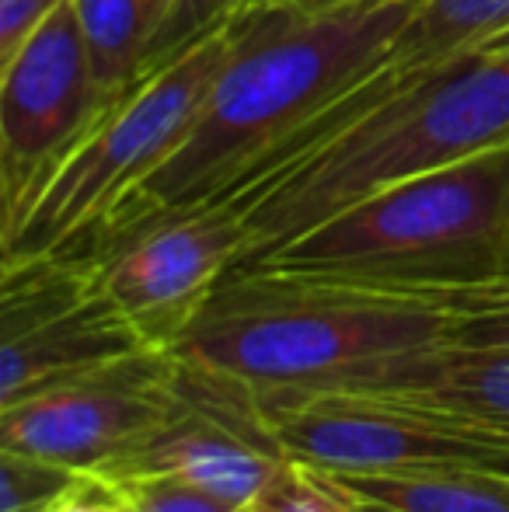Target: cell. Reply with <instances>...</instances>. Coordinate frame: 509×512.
<instances>
[{"mask_svg":"<svg viewBox=\"0 0 509 512\" xmlns=\"http://www.w3.org/2000/svg\"><path fill=\"white\" fill-rule=\"evenodd\" d=\"M422 4L360 0L321 14L276 4L238 21L196 126L112 216L227 203L252 189L311 122L381 74Z\"/></svg>","mask_w":509,"mask_h":512,"instance_id":"obj_1","label":"cell"},{"mask_svg":"<svg viewBox=\"0 0 509 512\" xmlns=\"http://www.w3.org/2000/svg\"><path fill=\"white\" fill-rule=\"evenodd\" d=\"M447 324L429 293L234 265L171 352L258 394L346 391L387 359L447 345Z\"/></svg>","mask_w":509,"mask_h":512,"instance_id":"obj_2","label":"cell"},{"mask_svg":"<svg viewBox=\"0 0 509 512\" xmlns=\"http://www.w3.org/2000/svg\"><path fill=\"white\" fill-rule=\"evenodd\" d=\"M503 147H509V53L471 49L422 70L304 161L227 199L248 227V251L238 265L262 262L401 178Z\"/></svg>","mask_w":509,"mask_h":512,"instance_id":"obj_3","label":"cell"},{"mask_svg":"<svg viewBox=\"0 0 509 512\" xmlns=\"http://www.w3.org/2000/svg\"><path fill=\"white\" fill-rule=\"evenodd\" d=\"M248 265L398 293L509 279V147L401 178Z\"/></svg>","mask_w":509,"mask_h":512,"instance_id":"obj_4","label":"cell"},{"mask_svg":"<svg viewBox=\"0 0 509 512\" xmlns=\"http://www.w3.org/2000/svg\"><path fill=\"white\" fill-rule=\"evenodd\" d=\"M234 42L238 25L206 39L112 108L4 223V265L81 248L136 196L196 126Z\"/></svg>","mask_w":509,"mask_h":512,"instance_id":"obj_5","label":"cell"},{"mask_svg":"<svg viewBox=\"0 0 509 512\" xmlns=\"http://www.w3.org/2000/svg\"><path fill=\"white\" fill-rule=\"evenodd\" d=\"M258 401L286 457L328 474L509 471V429L429 401L370 391L258 394Z\"/></svg>","mask_w":509,"mask_h":512,"instance_id":"obj_6","label":"cell"},{"mask_svg":"<svg viewBox=\"0 0 509 512\" xmlns=\"http://www.w3.org/2000/svg\"><path fill=\"white\" fill-rule=\"evenodd\" d=\"M245 251L248 227L241 209L206 203L119 213L63 258L95 265L105 293L133 321L143 342L171 352L213 286Z\"/></svg>","mask_w":509,"mask_h":512,"instance_id":"obj_7","label":"cell"},{"mask_svg":"<svg viewBox=\"0 0 509 512\" xmlns=\"http://www.w3.org/2000/svg\"><path fill=\"white\" fill-rule=\"evenodd\" d=\"M178 408V356L136 349L0 405V450L98 474L150 439Z\"/></svg>","mask_w":509,"mask_h":512,"instance_id":"obj_8","label":"cell"},{"mask_svg":"<svg viewBox=\"0 0 509 512\" xmlns=\"http://www.w3.org/2000/svg\"><path fill=\"white\" fill-rule=\"evenodd\" d=\"M150 349L84 258L4 265L0 297V405L67 373Z\"/></svg>","mask_w":509,"mask_h":512,"instance_id":"obj_9","label":"cell"},{"mask_svg":"<svg viewBox=\"0 0 509 512\" xmlns=\"http://www.w3.org/2000/svg\"><path fill=\"white\" fill-rule=\"evenodd\" d=\"M119 102L102 88L74 4H63L0 67L4 223Z\"/></svg>","mask_w":509,"mask_h":512,"instance_id":"obj_10","label":"cell"},{"mask_svg":"<svg viewBox=\"0 0 509 512\" xmlns=\"http://www.w3.org/2000/svg\"><path fill=\"white\" fill-rule=\"evenodd\" d=\"M286 464L290 457L252 387L178 359V408L98 478L178 474L241 509L262 499Z\"/></svg>","mask_w":509,"mask_h":512,"instance_id":"obj_11","label":"cell"},{"mask_svg":"<svg viewBox=\"0 0 509 512\" xmlns=\"http://www.w3.org/2000/svg\"><path fill=\"white\" fill-rule=\"evenodd\" d=\"M346 391L429 401L496 429H509V352L457 349V345L419 349L374 366L360 384Z\"/></svg>","mask_w":509,"mask_h":512,"instance_id":"obj_12","label":"cell"},{"mask_svg":"<svg viewBox=\"0 0 509 512\" xmlns=\"http://www.w3.org/2000/svg\"><path fill=\"white\" fill-rule=\"evenodd\" d=\"M332 478L363 506L384 512H509V471L447 467V471L405 474H332Z\"/></svg>","mask_w":509,"mask_h":512,"instance_id":"obj_13","label":"cell"},{"mask_svg":"<svg viewBox=\"0 0 509 512\" xmlns=\"http://www.w3.org/2000/svg\"><path fill=\"white\" fill-rule=\"evenodd\" d=\"M88 39L91 63L116 102L140 91L150 49L175 0H70Z\"/></svg>","mask_w":509,"mask_h":512,"instance_id":"obj_14","label":"cell"},{"mask_svg":"<svg viewBox=\"0 0 509 512\" xmlns=\"http://www.w3.org/2000/svg\"><path fill=\"white\" fill-rule=\"evenodd\" d=\"M276 4H286V0H175L154 49H150L143 84L161 74V70H168L171 63H178L182 56H189L206 39L227 32L231 25Z\"/></svg>","mask_w":509,"mask_h":512,"instance_id":"obj_15","label":"cell"},{"mask_svg":"<svg viewBox=\"0 0 509 512\" xmlns=\"http://www.w3.org/2000/svg\"><path fill=\"white\" fill-rule=\"evenodd\" d=\"M84 481V471L35 453L0 450V512H53Z\"/></svg>","mask_w":509,"mask_h":512,"instance_id":"obj_16","label":"cell"},{"mask_svg":"<svg viewBox=\"0 0 509 512\" xmlns=\"http://www.w3.org/2000/svg\"><path fill=\"white\" fill-rule=\"evenodd\" d=\"M102 481L119 495L126 512H234L231 502L178 474H126Z\"/></svg>","mask_w":509,"mask_h":512,"instance_id":"obj_17","label":"cell"},{"mask_svg":"<svg viewBox=\"0 0 509 512\" xmlns=\"http://www.w3.org/2000/svg\"><path fill=\"white\" fill-rule=\"evenodd\" d=\"M258 502L265 512H363L353 492H346L332 474L293 457Z\"/></svg>","mask_w":509,"mask_h":512,"instance_id":"obj_18","label":"cell"},{"mask_svg":"<svg viewBox=\"0 0 509 512\" xmlns=\"http://www.w3.org/2000/svg\"><path fill=\"white\" fill-rule=\"evenodd\" d=\"M67 0H0V67L53 18Z\"/></svg>","mask_w":509,"mask_h":512,"instance_id":"obj_19","label":"cell"},{"mask_svg":"<svg viewBox=\"0 0 509 512\" xmlns=\"http://www.w3.org/2000/svg\"><path fill=\"white\" fill-rule=\"evenodd\" d=\"M53 512H126V509H123V502H119V495L112 492L102 478L84 474L81 485H77Z\"/></svg>","mask_w":509,"mask_h":512,"instance_id":"obj_20","label":"cell"},{"mask_svg":"<svg viewBox=\"0 0 509 512\" xmlns=\"http://www.w3.org/2000/svg\"><path fill=\"white\" fill-rule=\"evenodd\" d=\"M286 4H293L297 11H304V14H321V11H335V7L360 4V0H286Z\"/></svg>","mask_w":509,"mask_h":512,"instance_id":"obj_21","label":"cell"},{"mask_svg":"<svg viewBox=\"0 0 509 512\" xmlns=\"http://www.w3.org/2000/svg\"><path fill=\"white\" fill-rule=\"evenodd\" d=\"M234 512H265L262 502H252V506H241V509H234Z\"/></svg>","mask_w":509,"mask_h":512,"instance_id":"obj_22","label":"cell"},{"mask_svg":"<svg viewBox=\"0 0 509 512\" xmlns=\"http://www.w3.org/2000/svg\"><path fill=\"white\" fill-rule=\"evenodd\" d=\"M356 502H360V499H356ZM360 506H363V502H360ZM363 512H384V509H370V506H363Z\"/></svg>","mask_w":509,"mask_h":512,"instance_id":"obj_23","label":"cell"}]
</instances>
